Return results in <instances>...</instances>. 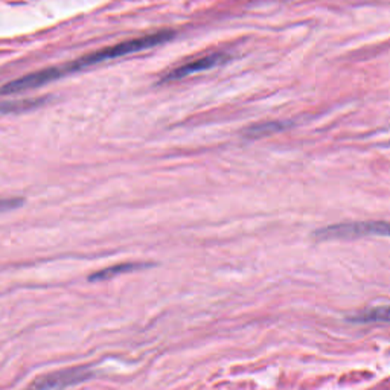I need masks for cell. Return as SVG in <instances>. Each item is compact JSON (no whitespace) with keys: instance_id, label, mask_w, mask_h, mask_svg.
Here are the masks:
<instances>
[{"instance_id":"obj_7","label":"cell","mask_w":390,"mask_h":390,"mask_svg":"<svg viewBox=\"0 0 390 390\" xmlns=\"http://www.w3.org/2000/svg\"><path fill=\"white\" fill-rule=\"evenodd\" d=\"M355 323H366V322H387L389 321V311L387 308H374V310H369L360 316H355L352 319H349Z\"/></svg>"},{"instance_id":"obj_6","label":"cell","mask_w":390,"mask_h":390,"mask_svg":"<svg viewBox=\"0 0 390 390\" xmlns=\"http://www.w3.org/2000/svg\"><path fill=\"white\" fill-rule=\"evenodd\" d=\"M142 267H145V265H138V264H119V265H113V267H110V269H106V270L95 273L94 276H90V281L110 279V278H115V276H118V274L142 269Z\"/></svg>"},{"instance_id":"obj_1","label":"cell","mask_w":390,"mask_h":390,"mask_svg":"<svg viewBox=\"0 0 390 390\" xmlns=\"http://www.w3.org/2000/svg\"><path fill=\"white\" fill-rule=\"evenodd\" d=\"M174 37L172 30H159V33L148 34L145 37H140L136 40H128V42L119 43L115 46H110L106 49H101L98 52L89 54L81 57L78 60L70 61L67 65L63 66H55V67H48L43 70L34 72V74H29L26 77L17 78L14 81H9L5 86L0 87V94L2 95H14V94H22L26 90H33L37 87H42L50 81L60 79L63 77H67L70 74H75L78 70H83L86 67L95 66L102 63V61H108L118 57H126L135 52H140L143 49H150L162 43H167L168 40Z\"/></svg>"},{"instance_id":"obj_8","label":"cell","mask_w":390,"mask_h":390,"mask_svg":"<svg viewBox=\"0 0 390 390\" xmlns=\"http://www.w3.org/2000/svg\"><path fill=\"white\" fill-rule=\"evenodd\" d=\"M23 204V199L18 197H9V199H0V212L13 211L17 209Z\"/></svg>"},{"instance_id":"obj_5","label":"cell","mask_w":390,"mask_h":390,"mask_svg":"<svg viewBox=\"0 0 390 390\" xmlns=\"http://www.w3.org/2000/svg\"><path fill=\"white\" fill-rule=\"evenodd\" d=\"M42 104V101H35V99H20V101H5L0 102V116L2 115H9V113H16V111H25L29 108L38 107Z\"/></svg>"},{"instance_id":"obj_2","label":"cell","mask_w":390,"mask_h":390,"mask_svg":"<svg viewBox=\"0 0 390 390\" xmlns=\"http://www.w3.org/2000/svg\"><path fill=\"white\" fill-rule=\"evenodd\" d=\"M389 233V225L384 221H355L328 225L325 229L317 230L314 237L321 241L333 240H355L364 238L369 235H386Z\"/></svg>"},{"instance_id":"obj_3","label":"cell","mask_w":390,"mask_h":390,"mask_svg":"<svg viewBox=\"0 0 390 390\" xmlns=\"http://www.w3.org/2000/svg\"><path fill=\"white\" fill-rule=\"evenodd\" d=\"M91 374L84 367H75V369H67V371H60L55 374H50L38 379L34 383L33 390H50L57 389L61 386H70L79 381H84Z\"/></svg>"},{"instance_id":"obj_4","label":"cell","mask_w":390,"mask_h":390,"mask_svg":"<svg viewBox=\"0 0 390 390\" xmlns=\"http://www.w3.org/2000/svg\"><path fill=\"white\" fill-rule=\"evenodd\" d=\"M228 57H224L223 54H212V55H208V57H203V58H197L191 61V63L188 65H183L177 69L171 70L169 74L163 78V81H174V79H182V78H186L192 74H195V72H201V70H208V69H212L213 66H217L220 63H223V60H225Z\"/></svg>"}]
</instances>
